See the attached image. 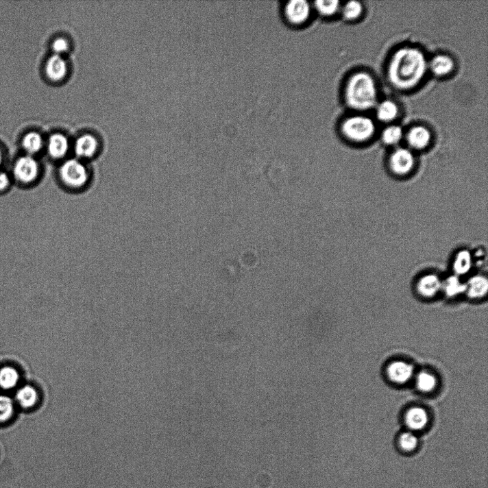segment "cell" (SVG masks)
Returning <instances> with one entry per match:
<instances>
[{"instance_id": "6da1fadb", "label": "cell", "mask_w": 488, "mask_h": 488, "mask_svg": "<svg viewBox=\"0 0 488 488\" xmlns=\"http://www.w3.org/2000/svg\"><path fill=\"white\" fill-rule=\"evenodd\" d=\"M427 62L424 53L413 47L398 50L389 66V77L393 85L402 90L415 87L424 78Z\"/></svg>"}, {"instance_id": "7a4b0ae2", "label": "cell", "mask_w": 488, "mask_h": 488, "mask_svg": "<svg viewBox=\"0 0 488 488\" xmlns=\"http://www.w3.org/2000/svg\"><path fill=\"white\" fill-rule=\"evenodd\" d=\"M345 99L350 108L356 110H366L373 108L377 102V89L371 76L358 73L349 80Z\"/></svg>"}, {"instance_id": "3957f363", "label": "cell", "mask_w": 488, "mask_h": 488, "mask_svg": "<svg viewBox=\"0 0 488 488\" xmlns=\"http://www.w3.org/2000/svg\"><path fill=\"white\" fill-rule=\"evenodd\" d=\"M59 178L65 187L78 190L86 186L90 175L85 164L78 160L71 159L60 167Z\"/></svg>"}, {"instance_id": "277c9868", "label": "cell", "mask_w": 488, "mask_h": 488, "mask_svg": "<svg viewBox=\"0 0 488 488\" xmlns=\"http://www.w3.org/2000/svg\"><path fill=\"white\" fill-rule=\"evenodd\" d=\"M342 132L349 140L355 142L367 141L375 133V124L367 117L356 116L350 117L342 125Z\"/></svg>"}, {"instance_id": "5b68a950", "label": "cell", "mask_w": 488, "mask_h": 488, "mask_svg": "<svg viewBox=\"0 0 488 488\" xmlns=\"http://www.w3.org/2000/svg\"><path fill=\"white\" fill-rule=\"evenodd\" d=\"M40 174V167L33 156L26 155L16 160L12 168V179L23 184L36 182Z\"/></svg>"}, {"instance_id": "8992f818", "label": "cell", "mask_w": 488, "mask_h": 488, "mask_svg": "<svg viewBox=\"0 0 488 488\" xmlns=\"http://www.w3.org/2000/svg\"><path fill=\"white\" fill-rule=\"evenodd\" d=\"M312 6L307 0H291L286 3L284 16L289 23L300 26L308 23L311 16Z\"/></svg>"}, {"instance_id": "52a82bcc", "label": "cell", "mask_w": 488, "mask_h": 488, "mask_svg": "<svg viewBox=\"0 0 488 488\" xmlns=\"http://www.w3.org/2000/svg\"><path fill=\"white\" fill-rule=\"evenodd\" d=\"M16 406L25 411L32 410L38 406L40 400V393L36 386L25 384L19 386L14 398Z\"/></svg>"}, {"instance_id": "ba28073f", "label": "cell", "mask_w": 488, "mask_h": 488, "mask_svg": "<svg viewBox=\"0 0 488 488\" xmlns=\"http://www.w3.org/2000/svg\"><path fill=\"white\" fill-rule=\"evenodd\" d=\"M415 159L409 149L400 148L392 154L390 166L392 171L398 175L408 174L414 167Z\"/></svg>"}, {"instance_id": "9c48e42d", "label": "cell", "mask_w": 488, "mask_h": 488, "mask_svg": "<svg viewBox=\"0 0 488 488\" xmlns=\"http://www.w3.org/2000/svg\"><path fill=\"white\" fill-rule=\"evenodd\" d=\"M21 380L19 369L10 365L0 367V390L11 391L18 389Z\"/></svg>"}, {"instance_id": "30bf717a", "label": "cell", "mask_w": 488, "mask_h": 488, "mask_svg": "<svg viewBox=\"0 0 488 488\" xmlns=\"http://www.w3.org/2000/svg\"><path fill=\"white\" fill-rule=\"evenodd\" d=\"M413 372V366L403 361L394 362L388 368L389 378L393 382L398 384H404L408 382L412 378Z\"/></svg>"}, {"instance_id": "8fae6325", "label": "cell", "mask_w": 488, "mask_h": 488, "mask_svg": "<svg viewBox=\"0 0 488 488\" xmlns=\"http://www.w3.org/2000/svg\"><path fill=\"white\" fill-rule=\"evenodd\" d=\"M442 286L443 282L439 276L429 274L419 280L417 289L422 296L432 297L442 289Z\"/></svg>"}, {"instance_id": "7c38bea8", "label": "cell", "mask_w": 488, "mask_h": 488, "mask_svg": "<svg viewBox=\"0 0 488 488\" xmlns=\"http://www.w3.org/2000/svg\"><path fill=\"white\" fill-rule=\"evenodd\" d=\"M97 147V141L92 134H83L75 143V152L80 158H90L96 154Z\"/></svg>"}, {"instance_id": "4fadbf2b", "label": "cell", "mask_w": 488, "mask_h": 488, "mask_svg": "<svg viewBox=\"0 0 488 488\" xmlns=\"http://www.w3.org/2000/svg\"><path fill=\"white\" fill-rule=\"evenodd\" d=\"M67 73V65L60 55L50 57L46 64V74L49 80L54 82L62 80Z\"/></svg>"}, {"instance_id": "5bb4252c", "label": "cell", "mask_w": 488, "mask_h": 488, "mask_svg": "<svg viewBox=\"0 0 488 488\" xmlns=\"http://www.w3.org/2000/svg\"><path fill=\"white\" fill-rule=\"evenodd\" d=\"M69 149V140L60 133L50 136L47 145L48 154L54 159L64 158Z\"/></svg>"}, {"instance_id": "9a60e30c", "label": "cell", "mask_w": 488, "mask_h": 488, "mask_svg": "<svg viewBox=\"0 0 488 488\" xmlns=\"http://www.w3.org/2000/svg\"><path fill=\"white\" fill-rule=\"evenodd\" d=\"M429 417L427 411L419 407L413 408L406 414L407 426L413 430H422L428 424Z\"/></svg>"}, {"instance_id": "2e32d148", "label": "cell", "mask_w": 488, "mask_h": 488, "mask_svg": "<svg viewBox=\"0 0 488 488\" xmlns=\"http://www.w3.org/2000/svg\"><path fill=\"white\" fill-rule=\"evenodd\" d=\"M430 139V131L423 126H417L412 128L408 134L409 145L417 149L426 147L429 145Z\"/></svg>"}, {"instance_id": "e0dca14e", "label": "cell", "mask_w": 488, "mask_h": 488, "mask_svg": "<svg viewBox=\"0 0 488 488\" xmlns=\"http://www.w3.org/2000/svg\"><path fill=\"white\" fill-rule=\"evenodd\" d=\"M487 279L482 276L470 278L466 284V293L470 298H481L487 294Z\"/></svg>"}, {"instance_id": "ac0fdd59", "label": "cell", "mask_w": 488, "mask_h": 488, "mask_svg": "<svg viewBox=\"0 0 488 488\" xmlns=\"http://www.w3.org/2000/svg\"><path fill=\"white\" fill-rule=\"evenodd\" d=\"M15 411L14 398L6 394H0V425L9 423L14 417Z\"/></svg>"}, {"instance_id": "d6986e66", "label": "cell", "mask_w": 488, "mask_h": 488, "mask_svg": "<svg viewBox=\"0 0 488 488\" xmlns=\"http://www.w3.org/2000/svg\"><path fill=\"white\" fill-rule=\"evenodd\" d=\"M473 265V258L468 250L459 252L453 263L454 272L457 276H464L469 272Z\"/></svg>"}, {"instance_id": "ffe728a7", "label": "cell", "mask_w": 488, "mask_h": 488, "mask_svg": "<svg viewBox=\"0 0 488 488\" xmlns=\"http://www.w3.org/2000/svg\"><path fill=\"white\" fill-rule=\"evenodd\" d=\"M43 146L40 134L32 132L26 134L23 141V147L27 155L33 156L40 152Z\"/></svg>"}, {"instance_id": "44dd1931", "label": "cell", "mask_w": 488, "mask_h": 488, "mask_svg": "<svg viewBox=\"0 0 488 488\" xmlns=\"http://www.w3.org/2000/svg\"><path fill=\"white\" fill-rule=\"evenodd\" d=\"M453 66L452 60L446 56H437L432 59L430 63L432 73L439 76L450 73L453 69Z\"/></svg>"}, {"instance_id": "7402d4cb", "label": "cell", "mask_w": 488, "mask_h": 488, "mask_svg": "<svg viewBox=\"0 0 488 488\" xmlns=\"http://www.w3.org/2000/svg\"><path fill=\"white\" fill-rule=\"evenodd\" d=\"M398 109L395 103L390 100L384 101L378 107L377 117L382 122H390L395 119Z\"/></svg>"}, {"instance_id": "603a6c76", "label": "cell", "mask_w": 488, "mask_h": 488, "mask_svg": "<svg viewBox=\"0 0 488 488\" xmlns=\"http://www.w3.org/2000/svg\"><path fill=\"white\" fill-rule=\"evenodd\" d=\"M442 289L448 297H455L466 292V284L462 283L457 276H454L443 283Z\"/></svg>"}, {"instance_id": "cb8c5ba5", "label": "cell", "mask_w": 488, "mask_h": 488, "mask_svg": "<svg viewBox=\"0 0 488 488\" xmlns=\"http://www.w3.org/2000/svg\"><path fill=\"white\" fill-rule=\"evenodd\" d=\"M340 2L338 0H317L314 3L317 12L323 16H332L339 10Z\"/></svg>"}, {"instance_id": "d4e9b609", "label": "cell", "mask_w": 488, "mask_h": 488, "mask_svg": "<svg viewBox=\"0 0 488 488\" xmlns=\"http://www.w3.org/2000/svg\"><path fill=\"white\" fill-rule=\"evenodd\" d=\"M416 384L419 391L430 393L435 389L437 380L431 374L422 372L417 377Z\"/></svg>"}, {"instance_id": "484cf974", "label": "cell", "mask_w": 488, "mask_h": 488, "mask_svg": "<svg viewBox=\"0 0 488 488\" xmlns=\"http://www.w3.org/2000/svg\"><path fill=\"white\" fill-rule=\"evenodd\" d=\"M402 130L401 127L393 125L387 127L382 132V138L387 145H395L402 138Z\"/></svg>"}, {"instance_id": "4316f807", "label": "cell", "mask_w": 488, "mask_h": 488, "mask_svg": "<svg viewBox=\"0 0 488 488\" xmlns=\"http://www.w3.org/2000/svg\"><path fill=\"white\" fill-rule=\"evenodd\" d=\"M399 444L404 451L412 452L418 445L417 437L412 432H404L400 437Z\"/></svg>"}, {"instance_id": "83f0119b", "label": "cell", "mask_w": 488, "mask_h": 488, "mask_svg": "<svg viewBox=\"0 0 488 488\" xmlns=\"http://www.w3.org/2000/svg\"><path fill=\"white\" fill-rule=\"evenodd\" d=\"M363 11L362 5L359 2H348L343 9L344 18L347 21L355 20L358 18Z\"/></svg>"}, {"instance_id": "f1b7e54d", "label": "cell", "mask_w": 488, "mask_h": 488, "mask_svg": "<svg viewBox=\"0 0 488 488\" xmlns=\"http://www.w3.org/2000/svg\"><path fill=\"white\" fill-rule=\"evenodd\" d=\"M12 179L10 174L0 169V192L5 191L10 188Z\"/></svg>"}, {"instance_id": "f546056e", "label": "cell", "mask_w": 488, "mask_h": 488, "mask_svg": "<svg viewBox=\"0 0 488 488\" xmlns=\"http://www.w3.org/2000/svg\"><path fill=\"white\" fill-rule=\"evenodd\" d=\"M69 48V42L62 38L56 40L53 44V49L57 55L66 52Z\"/></svg>"}, {"instance_id": "4dcf8cb0", "label": "cell", "mask_w": 488, "mask_h": 488, "mask_svg": "<svg viewBox=\"0 0 488 488\" xmlns=\"http://www.w3.org/2000/svg\"><path fill=\"white\" fill-rule=\"evenodd\" d=\"M3 162V154L1 149H0V167H1Z\"/></svg>"}]
</instances>
